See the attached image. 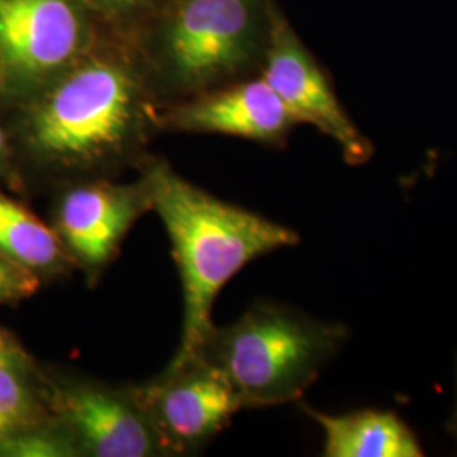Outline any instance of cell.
Returning a JSON list of instances; mask_svg holds the SVG:
<instances>
[{
    "instance_id": "cell-1",
    "label": "cell",
    "mask_w": 457,
    "mask_h": 457,
    "mask_svg": "<svg viewBox=\"0 0 457 457\" xmlns=\"http://www.w3.org/2000/svg\"><path fill=\"white\" fill-rule=\"evenodd\" d=\"M149 83L126 39L109 34L34 96L26 139L45 162L90 171L128 154L146 136Z\"/></svg>"
},
{
    "instance_id": "cell-2",
    "label": "cell",
    "mask_w": 457,
    "mask_h": 457,
    "mask_svg": "<svg viewBox=\"0 0 457 457\" xmlns=\"http://www.w3.org/2000/svg\"><path fill=\"white\" fill-rule=\"evenodd\" d=\"M151 209L163 220L183 287L181 343L170 368L194 361L212 328L215 298L247 262L298 243V234L204 192L168 164L147 168Z\"/></svg>"
},
{
    "instance_id": "cell-3",
    "label": "cell",
    "mask_w": 457,
    "mask_h": 457,
    "mask_svg": "<svg viewBox=\"0 0 457 457\" xmlns=\"http://www.w3.org/2000/svg\"><path fill=\"white\" fill-rule=\"evenodd\" d=\"M273 0H163L128 41L147 83L192 97L262 68Z\"/></svg>"
},
{
    "instance_id": "cell-4",
    "label": "cell",
    "mask_w": 457,
    "mask_h": 457,
    "mask_svg": "<svg viewBox=\"0 0 457 457\" xmlns=\"http://www.w3.org/2000/svg\"><path fill=\"white\" fill-rule=\"evenodd\" d=\"M345 339V327L258 303L236 322L211 328L196 360L222 376L243 409L300 398Z\"/></svg>"
},
{
    "instance_id": "cell-5",
    "label": "cell",
    "mask_w": 457,
    "mask_h": 457,
    "mask_svg": "<svg viewBox=\"0 0 457 457\" xmlns=\"http://www.w3.org/2000/svg\"><path fill=\"white\" fill-rule=\"evenodd\" d=\"M82 0H0V87L36 96L102 39Z\"/></svg>"
},
{
    "instance_id": "cell-6",
    "label": "cell",
    "mask_w": 457,
    "mask_h": 457,
    "mask_svg": "<svg viewBox=\"0 0 457 457\" xmlns=\"http://www.w3.org/2000/svg\"><path fill=\"white\" fill-rule=\"evenodd\" d=\"M262 77L275 90L295 122L313 126L336 141L347 163L361 164L370 160L373 154L371 143L345 114L326 73L278 7Z\"/></svg>"
},
{
    "instance_id": "cell-7",
    "label": "cell",
    "mask_w": 457,
    "mask_h": 457,
    "mask_svg": "<svg viewBox=\"0 0 457 457\" xmlns=\"http://www.w3.org/2000/svg\"><path fill=\"white\" fill-rule=\"evenodd\" d=\"M162 451L183 453L211 439L243 409L228 381L204 361L168 368L156 381L132 392Z\"/></svg>"
},
{
    "instance_id": "cell-8",
    "label": "cell",
    "mask_w": 457,
    "mask_h": 457,
    "mask_svg": "<svg viewBox=\"0 0 457 457\" xmlns=\"http://www.w3.org/2000/svg\"><path fill=\"white\" fill-rule=\"evenodd\" d=\"M49 402L80 456L147 457L162 451L132 393L70 379L53 386Z\"/></svg>"
},
{
    "instance_id": "cell-9",
    "label": "cell",
    "mask_w": 457,
    "mask_h": 457,
    "mask_svg": "<svg viewBox=\"0 0 457 457\" xmlns=\"http://www.w3.org/2000/svg\"><path fill=\"white\" fill-rule=\"evenodd\" d=\"M158 124L173 131L279 143L296 122L260 75L192 96L160 115Z\"/></svg>"
},
{
    "instance_id": "cell-10",
    "label": "cell",
    "mask_w": 457,
    "mask_h": 457,
    "mask_svg": "<svg viewBox=\"0 0 457 457\" xmlns=\"http://www.w3.org/2000/svg\"><path fill=\"white\" fill-rule=\"evenodd\" d=\"M151 209L146 183L94 181L68 190L58 205V236L66 251L88 268H100L134 220Z\"/></svg>"
},
{
    "instance_id": "cell-11",
    "label": "cell",
    "mask_w": 457,
    "mask_h": 457,
    "mask_svg": "<svg viewBox=\"0 0 457 457\" xmlns=\"http://www.w3.org/2000/svg\"><path fill=\"white\" fill-rule=\"evenodd\" d=\"M326 436L328 457H417L422 449L413 432L395 413L362 410L326 415L303 407Z\"/></svg>"
},
{
    "instance_id": "cell-12",
    "label": "cell",
    "mask_w": 457,
    "mask_h": 457,
    "mask_svg": "<svg viewBox=\"0 0 457 457\" xmlns=\"http://www.w3.org/2000/svg\"><path fill=\"white\" fill-rule=\"evenodd\" d=\"M0 254L34 273L60 270L68 260L58 232L4 195H0Z\"/></svg>"
},
{
    "instance_id": "cell-13",
    "label": "cell",
    "mask_w": 457,
    "mask_h": 457,
    "mask_svg": "<svg viewBox=\"0 0 457 457\" xmlns=\"http://www.w3.org/2000/svg\"><path fill=\"white\" fill-rule=\"evenodd\" d=\"M0 413L14 425L34 417L33 395L28 390L9 344H0Z\"/></svg>"
},
{
    "instance_id": "cell-14",
    "label": "cell",
    "mask_w": 457,
    "mask_h": 457,
    "mask_svg": "<svg viewBox=\"0 0 457 457\" xmlns=\"http://www.w3.org/2000/svg\"><path fill=\"white\" fill-rule=\"evenodd\" d=\"M98 22L126 41L146 21L156 0H82Z\"/></svg>"
},
{
    "instance_id": "cell-15",
    "label": "cell",
    "mask_w": 457,
    "mask_h": 457,
    "mask_svg": "<svg viewBox=\"0 0 457 457\" xmlns=\"http://www.w3.org/2000/svg\"><path fill=\"white\" fill-rule=\"evenodd\" d=\"M0 454L19 457H68L80 456L75 442L65 428L60 430H28L11 434Z\"/></svg>"
},
{
    "instance_id": "cell-16",
    "label": "cell",
    "mask_w": 457,
    "mask_h": 457,
    "mask_svg": "<svg viewBox=\"0 0 457 457\" xmlns=\"http://www.w3.org/2000/svg\"><path fill=\"white\" fill-rule=\"evenodd\" d=\"M39 288L36 273L0 254V303L19 302Z\"/></svg>"
},
{
    "instance_id": "cell-17",
    "label": "cell",
    "mask_w": 457,
    "mask_h": 457,
    "mask_svg": "<svg viewBox=\"0 0 457 457\" xmlns=\"http://www.w3.org/2000/svg\"><path fill=\"white\" fill-rule=\"evenodd\" d=\"M14 428H16V425L12 424L7 417H4L0 413V451H2L4 444L7 441V437L14 432Z\"/></svg>"
},
{
    "instance_id": "cell-18",
    "label": "cell",
    "mask_w": 457,
    "mask_h": 457,
    "mask_svg": "<svg viewBox=\"0 0 457 457\" xmlns=\"http://www.w3.org/2000/svg\"><path fill=\"white\" fill-rule=\"evenodd\" d=\"M4 149H5V137H4V132L0 131V156L4 154Z\"/></svg>"
},
{
    "instance_id": "cell-19",
    "label": "cell",
    "mask_w": 457,
    "mask_h": 457,
    "mask_svg": "<svg viewBox=\"0 0 457 457\" xmlns=\"http://www.w3.org/2000/svg\"><path fill=\"white\" fill-rule=\"evenodd\" d=\"M451 424H453V428H454V434H456V437H457V410H456V415H454V420H453V422H451Z\"/></svg>"
},
{
    "instance_id": "cell-20",
    "label": "cell",
    "mask_w": 457,
    "mask_h": 457,
    "mask_svg": "<svg viewBox=\"0 0 457 457\" xmlns=\"http://www.w3.org/2000/svg\"><path fill=\"white\" fill-rule=\"evenodd\" d=\"M0 344H7V341H5V337L0 334Z\"/></svg>"
}]
</instances>
